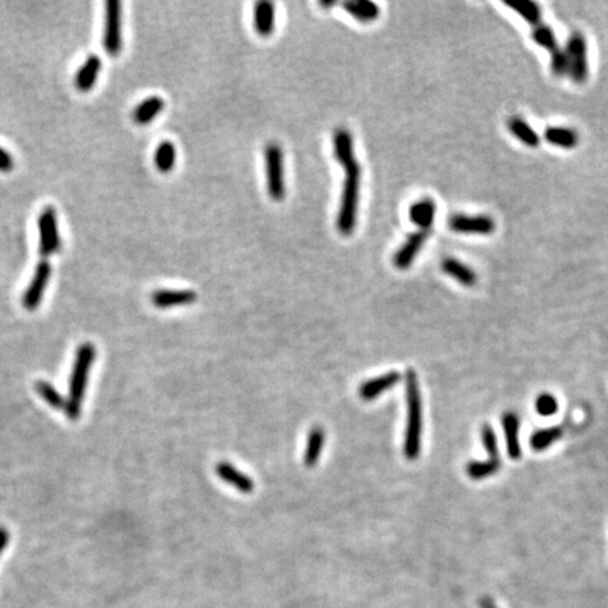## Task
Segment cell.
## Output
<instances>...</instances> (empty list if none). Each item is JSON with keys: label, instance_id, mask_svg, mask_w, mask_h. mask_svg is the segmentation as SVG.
<instances>
[{"label": "cell", "instance_id": "obj_32", "mask_svg": "<svg viewBox=\"0 0 608 608\" xmlns=\"http://www.w3.org/2000/svg\"><path fill=\"white\" fill-rule=\"evenodd\" d=\"M550 72L555 76H564L569 74V58L565 49L559 48L550 54Z\"/></svg>", "mask_w": 608, "mask_h": 608}, {"label": "cell", "instance_id": "obj_26", "mask_svg": "<svg viewBox=\"0 0 608 608\" xmlns=\"http://www.w3.org/2000/svg\"><path fill=\"white\" fill-rule=\"evenodd\" d=\"M564 435V430L562 427H548L545 430H538L532 434L531 437V448L537 452H542L546 448H549L550 445H553L555 442H557L561 439V437Z\"/></svg>", "mask_w": 608, "mask_h": 608}, {"label": "cell", "instance_id": "obj_36", "mask_svg": "<svg viewBox=\"0 0 608 608\" xmlns=\"http://www.w3.org/2000/svg\"><path fill=\"white\" fill-rule=\"evenodd\" d=\"M479 605H480V608H497V605L489 597H482L479 601Z\"/></svg>", "mask_w": 608, "mask_h": 608}, {"label": "cell", "instance_id": "obj_9", "mask_svg": "<svg viewBox=\"0 0 608 608\" xmlns=\"http://www.w3.org/2000/svg\"><path fill=\"white\" fill-rule=\"evenodd\" d=\"M449 228L455 233L489 235L494 233L496 224L489 216H465L455 214L449 219Z\"/></svg>", "mask_w": 608, "mask_h": 608}, {"label": "cell", "instance_id": "obj_11", "mask_svg": "<svg viewBox=\"0 0 608 608\" xmlns=\"http://www.w3.org/2000/svg\"><path fill=\"white\" fill-rule=\"evenodd\" d=\"M501 425L505 437L507 453L512 459L517 461L521 458V444H520V417L514 412H507L501 417Z\"/></svg>", "mask_w": 608, "mask_h": 608}, {"label": "cell", "instance_id": "obj_28", "mask_svg": "<svg viewBox=\"0 0 608 608\" xmlns=\"http://www.w3.org/2000/svg\"><path fill=\"white\" fill-rule=\"evenodd\" d=\"M500 459L489 458V461H472L466 466V473L473 480H482L496 475L500 469Z\"/></svg>", "mask_w": 608, "mask_h": 608}, {"label": "cell", "instance_id": "obj_15", "mask_svg": "<svg viewBox=\"0 0 608 608\" xmlns=\"http://www.w3.org/2000/svg\"><path fill=\"white\" fill-rule=\"evenodd\" d=\"M401 379L400 373L397 371H391L383 376L366 380L361 387H360V396L364 400H373L376 398L380 393L389 390L390 387H393L394 385L398 383V380Z\"/></svg>", "mask_w": 608, "mask_h": 608}, {"label": "cell", "instance_id": "obj_18", "mask_svg": "<svg viewBox=\"0 0 608 608\" xmlns=\"http://www.w3.org/2000/svg\"><path fill=\"white\" fill-rule=\"evenodd\" d=\"M441 268L448 276L453 278L455 280H458V283H461L462 286L472 287L478 282L476 272L472 268H469L468 265H465L464 262L455 260V258H445L441 264Z\"/></svg>", "mask_w": 608, "mask_h": 608}, {"label": "cell", "instance_id": "obj_22", "mask_svg": "<svg viewBox=\"0 0 608 608\" xmlns=\"http://www.w3.org/2000/svg\"><path fill=\"white\" fill-rule=\"evenodd\" d=\"M342 8L357 20L368 23L373 22L379 17L380 9L376 3L368 2V0H351V2L342 3Z\"/></svg>", "mask_w": 608, "mask_h": 608}, {"label": "cell", "instance_id": "obj_6", "mask_svg": "<svg viewBox=\"0 0 608 608\" xmlns=\"http://www.w3.org/2000/svg\"><path fill=\"white\" fill-rule=\"evenodd\" d=\"M566 54L569 58V75L577 85L584 83L589 79V57H587V40L580 31L572 33L568 40Z\"/></svg>", "mask_w": 608, "mask_h": 608}, {"label": "cell", "instance_id": "obj_30", "mask_svg": "<svg viewBox=\"0 0 608 608\" xmlns=\"http://www.w3.org/2000/svg\"><path fill=\"white\" fill-rule=\"evenodd\" d=\"M532 40L542 47L543 49H546L549 54L555 53L556 49H559V44H557V38L553 33V30L550 27H548L546 24H538L532 28Z\"/></svg>", "mask_w": 608, "mask_h": 608}, {"label": "cell", "instance_id": "obj_16", "mask_svg": "<svg viewBox=\"0 0 608 608\" xmlns=\"http://www.w3.org/2000/svg\"><path fill=\"white\" fill-rule=\"evenodd\" d=\"M437 213L435 201L430 197L417 200L410 208V219L420 230H431Z\"/></svg>", "mask_w": 608, "mask_h": 608}, {"label": "cell", "instance_id": "obj_12", "mask_svg": "<svg viewBox=\"0 0 608 608\" xmlns=\"http://www.w3.org/2000/svg\"><path fill=\"white\" fill-rule=\"evenodd\" d=\"M197 294L193 290H157L152 294V304L158 309H169L176 306H187L196 301Z\"/></svg>", "mask_w": 608, "mask_h": 608}, {"label": "cell", "instance_id": "obj_3", "mask_svg": "<svg viewBox=\"0 0 608 608\" xmlns=\"http://www.w3.org/2000/svg\"><path fill=\"white\" fill-rule=\"evenodd\" d=\"M361 178L362 168L357 161L345 168V182L337 219V228L342 235H351L357 224Z\"/></svg>", "mask_w": 608, "mask_h": 608}, {"label": "cell", "instance_id": "obj_17", "mask_svg": "<svg viewBox=\"0 0 608 608\" xmlns=\"http://www.w3.org/2000/svg\"><path fill=\"white\" fill-rule=\"evenodd\" d=\"M253 27L262 37L272 35L275 30V5L272 2H258L253 8Z\"/></svg>", "mask_w": 608, "mask_h": 608}, {"label": "cell", "instance_id": "obj_13", "mask_svg": "<svg viewBox=\"0 0 608 608\" xmlns=\"http://www.w3.org/2000/svg\"><path fill=\"white\" fill-rule=\"evenodd\" d=\"M101 58L96 54H92L86 58V61L82 64V67L78 69L75 75V85L81 92H89L94 83L96 79L101 71Z\"/></svg>", "mask_w": 608, "mask_h": 608}, {"label": "cell", "instance_id": "obj_34", "mask_svg": "<svg viewBox=\"0 0 608 608\" xmlns=\"http://www.w3.org/2000/svg\"><path fill=\"white\" fill-rule=\"evenodd\" d=\"M15 167V160L9 152L0 146V172H10Z\"/></svg>", "mask_w": 608, "mask_h": 608}, {"label": "cell", "instance_id": "obj_27", "mask_svg": "<svg viewBox=\"0 0 608 608\" xmlns=\"http://www.w3.org/2000/svg\"><path fill=\"white\" fill-rule=\"evenodd\" d=\"M507 6L513 9L518 16H521L528 24L534 27L541 24L542 13L535 2H531V0H518V2H509Z\"/></svg>", "mask_w": 608, "mask_h": 608}, {"label": "cell", "instance_id": "obj_23", "mask_svg": "<svg viewBox=\"0 0 608 608\" xmlns=\"http://www.w3.org/2000/svg\"><path fill=\"white\" fill-rule=\"evenodd\" d=\"M509 126V130L512 131V134L520 140L523 144H525L527 146L535 148L539 145V134L521 117H512L507 123Z\"/></svg>", "mask_w": 608, "mask_h": 608}, {"label": "cell", "instance_id": "obj_10", "mask_svg": "<svg viewBox=\"0 0 608 608\" xmlns=\"http://www.w3.org/2000/svg\"><path fill=\"white\" fill-rule=\"evenodd\" d=\"M431 230H419L416 233H413L405 242L401 245V248L396 252V255L393 258L394 265L398 269H407L416 260L417 253L421 251L424 242L427 241V238L430 237Z\"/></svg>", "mask_w": 608, "mask_h": 608}, {"label": "cell", "instance_id": "obj_5", "mask_svg": "<svg viewBox=\"0 0 608 608\" xmlns=\"http://www.w3.org/2000/svg\"><path fill=\"white\" fill-rule=\"evenodd\" d=\"M38 233H40V255L42 260L54 255L61 248V237L58 230V217L53 206L42 209L38 217Z\"/></svg>", "mask_w": 608, "mask_h": 608}, {"label": "cell", "instance_id": "obj_25", "mask_svg": "<svg viewBox=\"0 0 608 608\" xmlns=\"http://www.w3.org/2000/svg\"><path fill=\"white\" fill-rule=\"evenodd\" d=\"M154 162L160 172L168 174L174 169L176 162V148L171 141H162L154 154Z\"/></svg>", "mask_w": 608, "mask_h": 608}, {"label": "cell", "instance_id": "obj_24", "mask_svg": "<svg viewBox=\"0 0 608 608\" xmlns=\"http://www.w3.org/2000/svg\"><path fill=\"white\" fill-rule=\"evenodd\" d=\"M324 430L321 427H314L309 435V441H307V448L306 452H304V465L307 468H313L317 465L319 458L323 450V445H324Z\"/></svg>", "mask_w": 608, "mask_h": 608}, {"label": "cell", "instance_id": "obj_7", "mask_svg": "<svg viewBox=\"0 0 608 608\" xmlns=\"http://www.w3.org/2000/svg\"><path fill=\"white\" fill-rule=\"evenodd\" d=\"M103 44L112 57L120 54L121 40V3L119 0H108L106 2V24Z\"/></svg>", "mask_w": 608, "mask_h": 608}, {"label": "cell", "instance_id": "obj_1", "mask_svg": "<svg viewBox=\"0 0 608 608\" xmlns=\"http://www.w3.org/2000/svg\"><path fill=\"white\" fill-rule=\"evenodd\" d=\"M405 396H407V427L404 437V456L414 461L420 456L423 434V401L419 375L414 369L405 372Z\"/></svg>", "mask_w": 608, "mask_h": 608}, {"label": "cell", "instance_id": "obj_21", "mask_svg": "<svg viewBox=\"0 0 608 608\" xmlns=\"http://www.w3.org/2000/svg\"><path fill=\"white\" fill-rule=\"evenodd\" d=\"M543 137L549 144L565 149L576 148L579 144L577 131L568 127H548L543 133Z\"/></svg>", "mask_w": 608, "mask_h": 608}, {"label": "cell", "instance_id": "obj_8", "mask_svg": "<svg viewBox=\"0 0 608 608\" xmlns=\"http://www.w3.org/2000/svg\"><path fill=\"white\" fill-rule=\"evenodd\" d=\"M49 278H51V265L48 261L42 260L37 265L34 275H33V279H31V282H30V285L23 296V300H22L26 310L34 312L38 309L40 303L42 300V296H44V292L48 286Z\"/></svg>", "mask_w": 608, "mask_h": 608}, {"label": "cell", "instance_id": "obj_31", "mask_svg": "<svg viewBox=\"0 0 608 608\" xmlns=\"http://www.w3.org/2000/svg\"><path fill=\"white\" fill-rule=\"evenodd\" d=\"M557 407H559V404H557L556 397L550 393H541L535 400V410L539 416H553L557 412Z\"/></svg>", "mask_w": 608, "mask_h": 608}, {"label": "cell", "instance_id": "obj_19", "mask_svg": "<svg viewBox=\"0 0 608 608\" xmlns=\"http://www.w3.org/2000/svg\"><path fill=\"white\" fill-rule=\"evenodd\" d=\"M165 100L161 96H149L134 109L133 119L141 124L145 126L154 120L164 109Z\"/></svg>", "mask_w": 608, "mask_h": 608}, {"label": "cell", "instance_id": "obj_4", "mask_svg": "<svg viewBox=\"0 0 608 608\" xmlns=\"http://www.w3.org/2000/svg\"><path fill=\"white\" fill-rule=\"evenodd\" d=\"M265 168L267 186L272 200L280 201L285 199V165L283 151L276 142H271L265 149Z\"/></svg>", "mask_w": 608, "mask_h": 608}, {"label": "cell", "instance_id": "obj_20", "mask_svg": "<svg viewBox=\"0 0 608 608\" xmlns=\"http://www.w3.org/2000/svg\"><path fill=\"white\" fill-rule=\"evenodd\" d=\"M217 475L235 489H238L242 493H251L253 490V482L251 478L245 476L239 471H237L234 466H231L227 462H220L216 468Z\"/></svg>", "mask_w": 608, "mask_h": 608}, {"label": "cell", "instance_id": "obj_14", "mask_svg": "<svg viewBox=\"0 0 608 608\" xmlns=\"http://www.w3.org/2000/svg\"><path fill=\"white\" fill-rule=\"evenodd\" d=\"M334 144V155L338 164H341L344 168L355 162V154H353V140L351 133L346 128H337L332 137Z\"/></svg>", "mask_w": 608, "mask_h": 608}, {"label": "cell", "instance_id": "obj_29", "mask_svg": "<svg viewBox=\"0 0 608 608\" xmlns=\"http://www.w3.org/2000/svg\"><path fill=\"white\" fill-rule=\"evenodd\" d=\"M35 390L40 394V397L42 400H45V403H48L51 407L56 410H65L67 401L64 400V397L60 394V391L45 380H38L35 383Z\"/></svg>", "mask_w": 608, "mask_h": 608}, {"label": "cell", "instance_id": "obj_35", "mask_svg": "<svg viewBox=\"0 0 608 608\" xmlns=\"http://www.w3.org/2000/svg\"><path fill=\"white\" fill-rule=\"evenodd\" d=\"M8 542H9V532L6 531V528L0 527V555H2Z\"/></svg>", "mask_w": 608, "mask_h": 608}, {"label": "cell", "instance_id": "obj_2", "mask_svg": "<svg viewBox=\"0 0 608 608\" xmlns=\"http://www.w3.org/2000/svg\"><path fill=\"white\" fill-rule=\"evenodd\" d=\"M94 358H96V346L92 342H85L81 346H78L75 364L69 380V396L64 410L68 419L72 421L81 419L82 401L85 397L87 378Z\"/></svg>", "mask_w": 608, "mask_h": 608}, {"label": "cell", "instance_id": "obj_33", "mask_svg": "<svg viewBox=\"0 0 608 608\" xmlns=\"http://www.w3.org/2000/svg\"><path fill=\"white\" fill-rule=\"evenodd\" d=\"M480 435H482V444H483L486 452L489 453L490 459H500L498 442H497V437H496V432L493 431V428L489 424L483 425Z\"/></svg>", "mask_w": 608, "mask_h": 608}]
</instances>
